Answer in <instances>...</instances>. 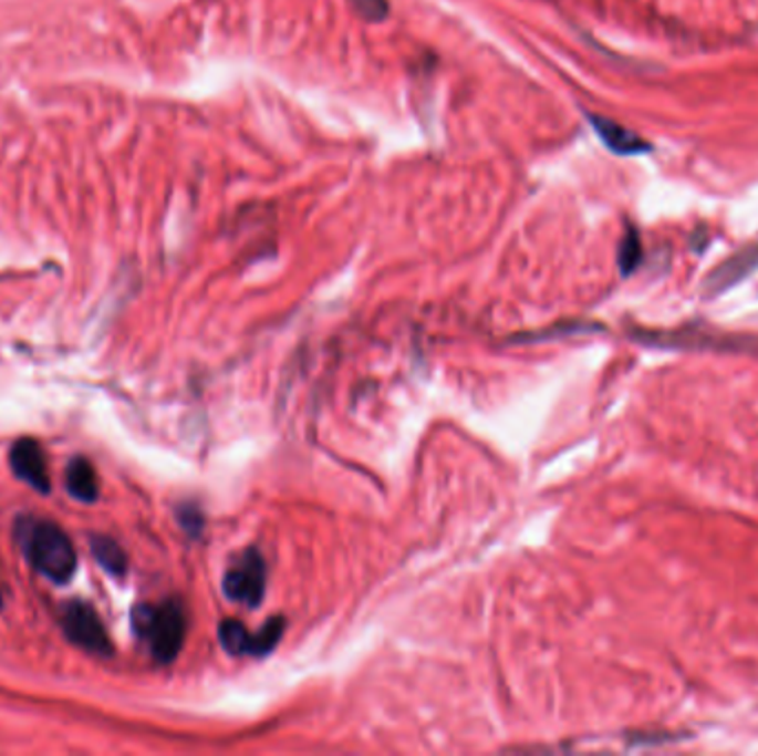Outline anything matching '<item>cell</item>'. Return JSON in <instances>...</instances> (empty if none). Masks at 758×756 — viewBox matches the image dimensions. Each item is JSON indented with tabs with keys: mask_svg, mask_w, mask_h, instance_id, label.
I'll return each mask as SVG.
<instances>
[{
	"mask_svg": "<svg viewBox=\"0 0 758 756\" xmlns=\"http://www.w3.org/2000/svg\"><path fill=\"white\" fill-rule=\"evenodd\" d=\"M264 588H267V563L256 548H249L240 557H236L222 579V590L227 599L238 601L247 608H258L262 603Z\"/></svg>",
	"mask_w": 758,
	"mask_h": 756,
	"instance_id": "obj_3",
	"label": "cell"
},
{
	"mask_svg": "<svg viewBox=\"0 0 758 756\" xmlns=\"http://www.w3.org/2000/svg\"><path fill=\"white\" fill-rule=\"evenodd\" d=\"M178 519H180V526L189 535H200L203 532L205 519H203V512L196 506H180L178 508Z\"/></svg>",
	"mask_w": 758,
	"mask_h": 756,
	"instance_id": "obj_11",
	"label": "cell"
},
{
	"mask_svg": "<svg viewBox=\"0 0 758 756\" xmlns=\"http://www.w3.org/2000/svg\"><path fill=\"white\" fill-rule=\"evenodd\" d=\"M12 470L19 479L37 488L39 493H50V475H48V459L39 442L21 439L12 446L10 453Z\"/></svg>",
	"mask_w": 758,
	"mask_h": 756,
	"instance_id": "obj_6",
	"label": "cell"
},
{
	"mask_svg": "<svg viewBox=\"0 0 758 756\" xmlns=\"http://www.w3.org/2000/svg\"><path fill=\"white\" fill-rule=\"evenodd\" d=\"M68 490L74 499L92 504L98 499V477L94 466L85 457H76L68 466Z\"/></svg>",
	"mask_w": 758,
	"mask_h": 756,
	"instance_id": "obj_8",
	"label": "cell"
},
{
	"mask_svg": "<svg viewBox=\"0 0 758 756\" xmlns=\"http://www.w3.org/2000/svg\"><path fill=\"white\" fill-rule=\"evenodd\" d=\"M592 125H594V132L599 134V138L605 143V147L612 149L614 154L634 156V154L647 152V145L636 134H632L630 130H625V127H621L608 118L594 116Z\"/></svg>",
	"mask_w": 758,
	"mask_h": 756,
	"instance_id": "obj_7",
	"label": "cell"
},
{
	"mask_svg": "<svg viewBox=\"0 0 758 756\" xmlns=\"http://www.w3.org/2000/svg\"><path fill=\"white\" fill-rule=\"evenodd\" d=\"M284 625H287V621L282 617H276L269 623H264V628L260 632L249 634V630L240 621L227 619L220 623L218 636H220L222 648L229 654L264 656L280 643L282 634H284Z\"/></svg>",
	"mask_w": 758,
	"mask_h": 756,
	"instance_id": "obj_4",
	"label": "cell"
},
{
	"mask_svg": "<svg viewBox=\"0 0 758 756\" xmlns=\"http://www.w3.org/2000/svg\"><path fill=\"white\" fill-rule=\"evenodd\" d=\"M353 10L368 23H380L388 17V0H351Z\"/></svg>",
	"mask_w": 758,
	"mask_h": 756,
	"instance_id": "obj_10",
	"label": "cell"
},
{
	"mask_svg": "<svg viewBox=\"0 0 758 756\" xmlns=\"http://www.w3.org/2000/svg\"><path fill=\"white\" fill-rule=\"evenodd\" d=\"M134 632L149 645L152 654L160 663H172L187 632V617L180 601L169 599L163 603H141L132 612Z\"/></svg>",
	"mask_w": 758,
	"mask_h": 756,
	"instance_id": "obj_2",
	"label": "cell"
},
{
	"mask_svg": "<svg viewBox=\"0 0 758 756\" xmlns=\"http://www.w3.org/2000/svg\"><path fill=\"white\" fill-rule=\"evenodd\" d=\"M92 552L96 557V561L114 577H125L127 572V555L125 550L105 535H94L92 537Z\"/></svg>",
	"mask_w": 758,
	"mask_h": 756,
	"instance_id": "obj_9",
	"label": "cell"
},
{
	"mask_svg": "<svg viewBox=\"0 0 758 756\" xmlns=\"http://www.w3.org/2000/svg\"><path fill=\"white\" fill-rule=\"evenodd\" d=\"M619 262H621V269L625 276L636 267V262H638V240L636 238H625L621 253H619Z\"/></svg>",
	"mask_w": 758,
	"mask_h": 756,
	"instance_id": "obj_12",
	"label": "cell"
},
{
	"mask_svg": "<svg viewBox=\"0 0 758 756\" xmlns=\"http://www.w3.org/2000/svg\"><path fill=\"white\" fill-rule=\"evenodd\" d=\"M63 630L72 643H76L90 652L112 654V650H114L98 612L85 601H72L65 605Z\"/></svg>",
	"mask_w": 758,
	"mask_h": 756,
	"instance_id": "obj_5",
	"label": "cell"
},
{
	"mask_svg": "<svg viewBox=\"0 0 758 756\" xmlns=\"http://www.w3.org/2000/svg\"><path fill=\"white\" fill-rule=\"evenodd\" d=\"M19 537L32 566L54 583H65L76 572V548L65 530L52 521L30 519L19 524Z\"/></svg>",
	"mask_w": 758,
	"mask_h": 756,
	"instance_id": "obj_1",
	"label": "cell"
}]
</instances>
